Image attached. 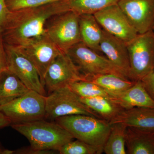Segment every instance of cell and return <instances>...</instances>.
<instances>
[{
	"label": "cell",
	"mask_w": 154,
	"mask_h": 154,
	"mask_svg": "<svg viewBox=\"0 0 154 154\" xmlns=\"http://www.w3.org/2000/svg\"><path fill=\"white\" fill-rule=\"evenodd\" d=\"M11 13L6 5V0H0V31L5 29Z\"/></svg>",
	"instance_id": "4316f807"
},
{
	"label": "cell",
	"mask_w": 154,
	"mask_h": 154,
	"mask_svg": "<svg viewBox=\"0 0 154 154\" xmlns=\"http://www.w3.org/2000/svg\"><path fill=\"white\" fill-rule=\"evenodd\" d=\"M14 153L13 151L6 149L0 145V154H12Z\"/></svg>",
	"instance_id": "4dcf8cb0"
},
{
	"label": "cell",
	"mask_w": 154,
	"mask_h": 154,
	"mask_svg": "<svg viewBox=\"0 0 154 154\" xmlns=\"http://www.w3.org/2000/svg\"><path fill=\"white\" fill-rule=\"evenodd\" d=\"M140 81L146 91L154 101V71L151 72Z\"/></svg>",
	"instance_id": "83f0119b"
},
{
	"label": "cell",
	"mask_w": 154,
	"mask_h": 154,
	"mask_svg": "<svg viewBox=\"0 0 154 154\" xmlns=\"http://www.w3.org/2000/svg\"><path fill=\"white\" fill-rule=\"evenodd\" d=\"M17 47L36 67L43 85L45 75L48 67L54 60L62 52L46 33L31 38Z\"/></svg>",
	"instance_id": "30bf717a"
},
{
	"label": "cell",
	"mask_w": 154,
	"mask_h": 154,
	"mask_svg": "<svg viewBox=\"0 0 154 154\" xmlns=\"http://www.w3.org/2000/svg\"><path fill=\"white\" fill-rule=\"evenodd\" d=\"M66 53L84 75L113 74L128 78L107 57L99 55L82 42L75 45Z\"/></svg>",
	"instance_id": "ba28073f"
},
{
	"label": "cell",
	"mask_w": 154,
	"mask_h": 154,
	"mask_svg": "<svg viewBox=\"0 0 154 154\" xmlns=\"http://www.w3.org/2000/svg\"><path fill=\"white\" fill-rule=\"evenodd\" d=\"M46 97L30 90L22 96L0 105V111L11 120V124L45 119Z\"/></svg>",
	"instance_id": "277c9868"
},
{
	"label": "cell",
	"mask_w": 154,
	"mask_h": 154,
	"mask_svg": "<svg viewBox=\"0 0 154 154\" xmlns=\"http://www.w3.org/2000/svg\"><path fill=\"white\" fill-rule=\"evenodd\" d=\"M99 51L103 53L107 58L129 79V54L125 42L103 29Z\"/></svg>",
	"instance_id": "5bb4252c"
},
{
	"label": "cell",
	"mask_w": 154,
	"mask_h": 154,
	"mask_svg": "<svg viewBox=\"0 0 154 154\" xmlns=\"http://www.w3.org/2000/svg\"><path fill=\"white\" fill-rule=\"evenodd\" d=\"M60 154H100L99 149L76 139L72 140L64 145L59 150Z\"/></svg>",
	"instance_id": "d4e9b609"
},
{
	"label": "cell",
	"mask_w": 154,
	"mask_h": 154,
	"mask_svg": "<svg viewBox=\"0 0 154 154\" xmlns=\"http://www.w3.org/2000/svg\"><path fill=\"white\" fill-rule=\"evenodd\" d=\"M111 124L110 132L103 148V152L106 154H127L125 131L127 126L120 122Z\"/></svg>",
	"instance_id": "603a6c76"
},
{
	"label": "cell",
	"mask_w": 154,
	"mask_h": 154,
	"mask_svg": "<svg viewBox=\"0 0 154 154\" xmlns=\"http://www.w3.org/2000/svg\"><path fill=\"white\" fill-rule=\"evenodd\" d=\"M54 121L67 130L74 138L96 147L103 152L111 129L109 121L84 114L62 116Z\"/></svg>",
	"instance_id": "3957f363"
},
{
	"label": "cell",
	"mask_w": 154,
	"mask_h": 154,
	"mask_svg": "<svg viewBox=\"0 0 154 154\" xmlns=\"http://www.w3.org/2000/svg\"><path fill=\"white\" fill-rule=\"evenodd\" d=\"M94 15L102 29L126 44L138 34L117 4L107 6Z\"/></svg>",
	"instance_id": "7c38bea8"
},
{
	"label": "cell",
	"mask_w": 154,
	"mask_h": 154,
	"mask_svg": "<svg viewBox=\"0 0 154 154\" xmlns=\"http://www.w3.org/2000/svg\"><path fill=\"white\" fill-rule=\"evenodd\" d=\"M29 91L25 84L8 70L0 75V105L22 96Z\"/></svg>",
	"instance_id": "d6986e66"
},
{
	"label": "cell",
	"mask_w": 154,
	"mask_h": 154,
	"mask_svg": "<svg viewBox=\"0 0 154 154\" xmlns=\"http://www.w3.org/2000/svg\"><path fill=\"white\" fill-rule=\"evenodd\" d=\"M83 80L94 83L107 91L110 94H118L132 87L136 82L113 74L84 75Z\"/></svg>",
	"instance_id": "44dd1931"
},
{
	"label": "cell",
	"mask_w": 154,
	"mask_h": 154,
	"mask_svg": "<svg viewBox=\"0 0 154 154\" xmlns=\"http://www.w3.org/2000/svg\"><path fill=\"white\" fill-rule=\"evenodd\" d=\"M119 0H63L67 12L79 15L94 14L107 6L117 4Z\"/></svg>",
	"instance_id": "7402d4cb"
},
{
	"label": "cell",
	"mask_w": 154,
	"mask_h": 154,
	"mask_svg": "<svg viewBox=\"0 0 154 154\" xmlns=\"http://www.w3.org/2000/svg\"><path fill=\"white\" fill-rule=\"evenodd\" d=\"M153 71H154V69H153Z\"/></svg>",
	"instance_id": "d6a6232c"
},
{
	"label": "cell",
	"mask_w": 154,
	"mask_h": 154,
	"mask_svg": "<svg viewBox=\"0 0 154 154\" xmlns=\"http://www.w3.org/2000/svg\"><path fill=\"white\" fill-rule=\"evenodd\" d=\"M81 101L101 118L111 122L125 110L110 97L96 96L80 98Z\"/></svg>",
	"instance_id": "ffe728a7"
},
{
	"label": "cell",
	"mask_w": 154,
	"mask_h": 154,
	"mask_svg": "<svg viewBox=\"0 0 154 154\" xmlns=\"http://www.w3.org/2000/svg\"><path fill=\"white\" fill-rule=\"evenodd\" d=\"M82 80L83 75L78 67L67 53L62 52L48 67L43 85L48 94L74 82Z\"/></svg>",
	"instance_id": "8fae6325"
},
{
	"label": "cell",
	"mask_w": 154,
	"mask_h": 154,
	"mask_svg": "<svg viewBox=\"0 0 154 154\" xmlns=\"http://www.w3.org/2000/svg\"><path fill=\"white\" fill-rule=\"evenodd\" d=\"M66 12L62 0L11 12L3 30L8 44L19 46L31 38L45 34V25L48 20Z\"/></svg>",
	"instance_id": "6da1fadb"
},
{
	"label": "cell",
	"mask_w": 154,
	"mask_h": 154,
	"mask_svg": "<svg viewBox=\"0 0 154 154\" xmlns=\"http://www.w3.org/2000/svg\"><path fill=\"white\" fill-rule=\"evenodd\" d=\"M110 98L125 110L134 107L154 108V101L141 81L136 82L132 87L123 92L112 94Z\"/></svg>",
	"instance_id": "9a60e30c"
},
{
	"label": "cell",
	"mask_w": 154,
	"mask_h": 154,
	"mask_svg": "<svg viewBox=\"0 0 154 154\" xmlns=\"http://www.w3.org/2000/svg\"><path fill=\"white\" fill-rule=\"evenodd\" d=\"M80 15L72 11L58 14L48 20L45 33L62 52H67L82 42Z\"/></svg>",
	"instance_id": "8992f818"
},
{
	"label": "cell",
	"mask_w": 154,
	"mask_h": 154,
	"mask_svg": "<svg viewBox=\"0 0 154 154\" xmlns=\"http://www.w3.org/2000/svg\"><path fill=\"white\" fill-rule=\"evenodd\" d=\"M79 25L82 42L96 52L99 51L103 29L94 15H80Z\"/></svg>",
	"instance_id": "ac0fdd59"
},
{
	"label": "cell",
	"mask_w": 154,
	"mask_h": 154,
	"mask_svg": "<svg viewBox=\"0 0 154 154\" xmlns=\"http://www.w3.org/2000/svg\"><path fill=\"white\" fill-rule=\"evenodd\" d=\"M125 147L127 154H154V131L127 127Z\"/></svg>",
	"instance_id": "2e32d148"
},
{
	"label": "cell",
	"mask_w": 154,
	"mask_h": 154,
	"mask_svg": "<svg viewBox=\"0 0 154 154\" xmlns=\"http://www.w3.org/2000/svg\"><path fill=\"white\" fill-rule=\"evenodd\" d=\"M116 122L123 123L127 126L154 131V108L134 107L124 110L110 123Z\"/></svg>",
	"instance_id": "e0dca14e"
},
{
	"label": "cell",
	"mask_w": 154,
	"mask_h": 154,
	"mask_svg": "<svg viewBox=\"0 0 154 154\" xmlns=\"http://www.w3.org/2000/svg\"><path fill=\"white\" fill-rule=\"evenodd\" d=\"M152 31H153V32L154 33V22L152 28Z\"/></svg>",
	"instance_id": "1f68e13d"
},
{
	"label": "cell",
	"mask_w": 154,
	"mask_h": 154,
	"mask_svg": "<svg viewBox=\"0 0 154 154\" xmlns=\"http://www.w3.org/2000/svg\"><path fill=\"white\" fill-rule=\"evenodd\" d=\"M61 0H6L8 8L11 12L21 9L40 7Z\"/></svg>",
	"instance_id": "484cf974"
},
{
	"label": "cell",
	"mask_w": 154,
	"mask_h": 154,
	"mask_svg": "<svg viewBox=\"0 0 154 154\" xmlns=\"http://www.w3.org/2000/svg\"><path fill=\"white\" fill-rule=\"evenodd\" d=\"M130 65L129 79L140 81L153 71L154 67V33L152 30L138 34L127 44Z\"/></svg>",
	"instance_id": "5b68a950"
},
{
	"label": "cell",
	"mask_w": 154,
	"mask_h": 154,
	"mask_svg": "<svg viewBox=\"0 0 154 154\" xmlns=\"http://www.w3.org/2000/svg\"><path fill=\"white\" fill-rule=\"evenodd\" d=\"M12 128L25 136L30 148L19 149L17 154H49L57 151L67 143L74 139L72 135L57 122L44 119L25 123L12 124Z\"/></svg>",
	"instance_id": "7a4b0ae2"
},
{
	"label": "cell",
	"mask_w": 154,
	"mask_h": 154,
	"mask_svg": "<svg viewBox=\"0 0 154 154\" xmlns=\"http://www.w3.org/2000/svg\"><path fill=\"white\" fill-rule=\"evenodd\" d=\"M45 119L54 120L66 116L84 114L101 118L81 101L68 86L55 90L46 97ZM102 119V118H101Z\"/></svg>",
	"instance_id": "52a82bcc"
},
{
	"label": "cell",
	"mask_w": 154,
	"mask_h": 154,
	"mask_svg": "<svg viewBox=\"0 0 154 154\" xmlns=\"http://www.w3.org/2000/svg\"><path fill=\"white\" fill-rule=\"evenodd\" d=\"M117 5L138 34L152 30L154 0H119Z\"/></svg>",
	"instance_id": "4fadbf2b"
},
{
	"label": "cell",
	"mask_w": 154,
	"mask_h": 154,
	"mask_svg": "<svg viewBox=\"0 0 154 154\" xmlns=\"http://www.w3.org/2000/svg\"><path fill=\"white\" fill-rule=\"evenodd\" d=\"M8 69L21 80L30 90L47 96L37 69L33 63L18 47L5 45Z\"/></svg>",
	"instance_id": "9c48e42d"
},
{
	"label": "cell",
	"mask_w": 154,
	"mask_h": 154,
	"mask_svg": "<svg viewBox=\"0 0 154 154\" xmlns=\"http://www.w3.org/2000/svg\"><path fill=\"white\" fill-rule=\"evenodd\" d=\"M11 120L0 111V128L11 125Z\"/></svg>",
	"instance_id": "f546056e"
},
{
	"label": "cell",
	"mask_w": 154,
	"mask_h": 154,
	"mask_svg": "<svg viewBox=\"0 0 154 154\" xmlns=\"http://www.w3.org/2000/svg\"><path fill=\"white\" fill-rule=\"evenodd\" d=\"M80 98H89L96 96L110 97L109 93L94 83L85 80L74 82L68 86Z\"/></svg>",
	"instance_id": "cb8c5ba5"
},
{
	"label": "cell",
	"mask_w": 154,
	"mask_h": 154,
	"mask_svg": "<svg viewBox=\"0 0 154 154\" xmlns=\"http://www.w3.org/2000/svg\"><path fill=\"white\" fill-rule=\"evenodd\" d=\"M7 70H8V64L5 48L3 44L2 37L0 36V75Z\"/></svg>",
	"instance_id": "f1b7e54d"
}]
</instances>
